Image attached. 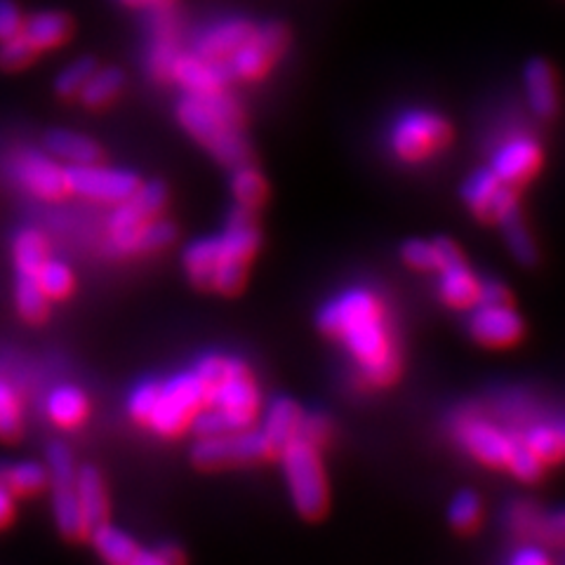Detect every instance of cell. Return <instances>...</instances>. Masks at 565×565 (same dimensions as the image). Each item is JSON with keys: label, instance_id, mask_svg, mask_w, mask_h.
<instances>
[{"label": "cell", "instance_id": "obj_1", "mask_svg": "<svg viewBox=\"0 0 565 565\" xmlns=\"http://www.w3.org/2000/svg\"><path fill=\"white\" fill-rule=\"evenodd\" d=\"M318 328L328 338L344 342L370 384L386 386L398 377L401 363L392 326L380 299L370 290L356 288L334 297L318 313Z\"/></svg>", "mask_w": 565, "mask_h": 565}, {"label": "cell", "instance_id": "obj_2", "mask_svg": "<svg viewBox=\"0 0 565 565\" xmlns=\"http://www.w3.org/2000/svg\"><path fill=\"white\" fill-rule=\"evenodd\" d=\"M177 118H180L182 128L217 158L226 168H243L253 166L255 156L247 139L241 130L228 128L210 111V106L199 95H186L180 106H177Z\"/></svg>", "mask_w": 565, "mask_h": 565}, {"label": "cell", "instance_id": "obj_3", "mask_svg": "<svg viewBox=\"0 0 565 565\" xmlns=\"http://www.w3.org/2000/svg\"><path fill=\"white\" fill-rule=\"evenodd\" d=\"M280 459L299 514L309 521L321 519L328 509V481L318 448L295 438L280 450Z\"/></svg>", "mask_w": 565, "mask_h": 565}, {"label": "cell", "instance_id": "obj_4", "mask_svg": "<svg viewBox=\"0 0 565 565\" xmlns=\"http://www.w3.org/2000/svg\"><path fill=\"white\" fill-rule=\"evenodd\" d=\"M207 405V388L196 373H182L161 384V394L147 424L161 436L182 434L191 417Z\"/></svg>", "mask_w": 565, "mask_h": 565}, {"label": "cell", "instance_id": "obj_5", "mask_svg": "<svg viewBox=\"0 0 565 565\" xmlns=\"http://www.w3.org/2000/svg\"><path fill=\"white\" fill-rule=\"evenodd\" d=\"M267 455L269 446L262 431L245 427L238 431L199 438V444L191 450V462L203 471H220L228 467L257 465Z\"/></svg>", "mask_w": 565, "mask_h": 565}, {"label": "cell", "instance_id": "obj_6", "mask_svg": "<svg viewBox=\"0 0 565 565\" xmlns=\"http://www.w3.org/2000/svg\"><path fill=\"white\" fill-rule=\"evenodd\" d=\"M452 130L448 120L431 111H408L403 114L392 130L394 151L408 163L427 161L440 149L450 145Z\"/></svg>", "mask_w": 565, "mask_h": 565}, {"label": "cell", "instance_id": "obj_7", "mask_svg": "<svg viewBox=\"0 0 565 565\" xmlns=\"http://www.w3.org/2000/svg\"><path fill=\"white\" fill-rule=\"evenodd\" d=\"M76 467L71 450L57 440L47 450V483L52 488V507H55V521L64 537L83 535L81 509L76 492Z\"/></svg>", "mask_w": 565, "mask_h": 565}, {"label": "cell", "instance_id": "obj_8", "mask_svg": "<svg viewBox=\"0 0 565 565\" xmlns=\"http://www.w3.org/2000/svg\"><path fill=\"white\" fill-rule=\"evenodd\" d=\"M290 43V33L288 29L269 22L255 26V31L247 39L234 55L228 60V66H232V74L243 81H257L264 74H269V68L282 57V52L288 50Z\"/></svg>", "mask_w": 565, "mask_h": 565}, {"label": "cell", "instance_id": "obj_9", "mask_svg": "<svg viewBox=\"0 0 565 565\" xmlns=\"http://www.w3.org/2000/svg\"><path fill=\"white\" fill-rule=\"evenodd\" d=\"M166 203H168V189L163 182L139 184L130 199L118 203V207L114 210V215L109 220L111 236L118 250L132 253L139 226L161 215Z\"/></svg>", "mask_w": 565, "mask_h": 565}, {"label": "cell", "instance_id": "obj_10", "mask_svg": "<svg viewBox=\"0 0 565 565\" xmlns=\"http://www.w3.org/2000/svg\"><path fill=\"white\" fill-rule=\"evenodd\" d=\"M66 174V189L76 191L85 199L102 201V203H122L130 199L141 184L137 174L128 170H111L102 168L97 163H85V166H71L64 170Z\"/></svg>", "mask_w": 565, "mask_h": 565}, {"label": "cell", "instance_id": "obj_11", "mask_svg": "<svg viewBox=\"0 0 565 565\" xmlns=\"http://www.w3.org/2000/svg\"><path fill=\"white\" fill-rule=\"evenodd\" d=\"M207 405L224 411L236 422L238 429L250 427L259 411V392L250 375V367L243 361H236L232 375L217 386L207 388Z\"/></svg>", "mask_w": 565, "mask_h": 565}, {"label": "cell", "instance_id": "obj_12", "mask_svg": "<svg viewBox=\"0 0 565 565\" xmlns=\"http://www.w3.org/2000/svg\"><path fill=\"white\" fill-rule=\"evenodd\" d=\"M462 199L481 222H500L509 210L519 207L516 189L504 184L492 170L473 172L462 186Z\"/></svg>", "mask_w": 565, "mask_h": 565}, {"label": "cell", "instance_id": "obj_13", "mask_svg": "<svg viewBox=\"0 0 565 565\" xmlns=\"http://www.w3.org/2000/svg\"><path fill=\"white\" fill-rule=\"evenodd\" d=\"M469 332L476 342L502 349L523 338V321L509 305H476L469 318Z\"/></svg>", "mask_w": 565, "mask_h": 565}, {"label": "cell", "instance_id": "obj_14", "mask_svg": "<svg viewBox=\"0 0 565 565\" xmlns=\"http://www.w3.org/2000/svg\"><path fill=\"white\" fill-rule=\"evenodd\" d=\"M172 78L184 87L186 95H207L224 90L234 74L224 60H207L199 52H180L172 66Z\"/></svg>", "mask_w": 565, "mask_h": 565}, {"label": "cell", "instance_id": "obj_15", "mask_svg": "<svg viewBox=\"0 0 565 565\" xmlns=\"http://www.w3.org/2000/svg\"><path fill=\"white\" fill-rule=\"evenodd\" d=\"M542 166V151L535 139L530 137H514L492 158V172L500 177L504 184L511 189H519L525 182L533 180Z\"/></svg>", "mask_w": 565, "mask_h": 565}, {"label": "cell", "instance_id": "obj_16", "mask_svg": "<svg viewBox=\"0 0 565 565\" xmlns=\"http://www.w3.org/2000/svg\"><path fill=\"white\" fill-rule=\"evenodd\" d=\"M255 31V24L247 20H241V17H232V20H222L210 24L196 41L199 55L207 60H232L234 52L250 39V33Z\"/></svg>", "mask_w": 565, "mask_h": 565}, {"label": "cell", "instance_id": "obj_17", "mask_svg": "<svg viewBox=\"0 0 565 565\" xmlns=\"http://www.w3.org/2000/svg\"><path fill=\"white\" fill-rule=\"evenodd\" d=\"M76 492H78L83 535H93L99 525L106 523V516H109V502H106V488L102 481V473L90 465L83 467L76 473Z\"/></svg>", "mask_w": 565, "mask_h": 565}, {"label": "cell", "instance_id": "obj_18", "mask_svg": "<svg viewBox=\"0 0 565 565\" xmlns=\"http://www.w3.org/2000/svg\"><path fill=\"white\" fill-rule=\"evenodd\" d=\"M20 177L29 191L47 201H55L68 191L64 170L43 153L26 151L20 158Z\"/></svg>", "mask_w": 565, "mask_h": 565}, {"label": "cell", "instance_id": "obj_19", "mask_svg": "<svg viewBox=\"0 0 565 565\" xmlns=\"http://www.w3.org/2000/svg\"><path fill=\"white\" fill-rule=\"evenodd\" d=\"M462 440L476 459L490 467H507L511 448H514V436L502 434L488 422H471L462 434Z\"/></svg>", "mask_w": 565, "mask_h": 565}, {"label": "cell", "instance_id": "obj_20", "mask_svg": "<svg viewBox=\"0 0 565 565\" xmlns=\"http://www.w3.org/2000/svg\"><path fill=\"white\" fill-rule=\"evenodd\" d=\"M527 104L537 116L552 118L558 111V81L550 62L530 60L523 71Z\"/></svg>", "mask_w": 565, "mask_h": 565}, {"label": "cell", "instance_id": "obj_21", "mask_svg": "<svg viewBox=\"0 0 565 565\" xmlns=\"http://www.w3.org/2000/svg\"><path fill=\"white\" fill-rule=\"evenodd\" d=\"M299 424H302V411H299L295 401L282 396L271 401L262 427V436L267 440L269 455H280V450L297 438Z\"/></svg>", "mask_w": 565, "mask_h": 565}, {"label": "cell", "instance_id": "obj_22", "mask_svg": "<svg viewBox=\"0 0 565 565\" xmlns=\"http://www.w3.org/2000/svg\"><path fill=\"white\" fill-rule=\"evenodd\" d=\"M22 33L39 52L52 50V47L64 45L71 39V33H74V22H71V17L66 12L43 10L24 20Z\"/></svg>", "mask_w": 565, "mask_h": 565}, {"label": "cell", "instance_id": "obj_23", "mask_svg": "<svg viewBox=\"0 0 565 565\" xmlns=\"http://www.w3.org/2000/svg\"><path fill=\"white\" fill-rule=\"evenodd\" d=\"M226 259H234V257L226 255L224 243L220 236L193 241L184 250L186 274H189L193 286L203 288V290H210L212 274H215V269Z\"/></svg>", "mask_w": 565, "mask_h": 565}, {"label": "cell", "instance_id": "obj_24", "mask_svg": "<svg viewBox=\"0 0 565 565\" xmlns=\"http://www.w3.org/2000/svg\"><path fill=\"white\" fill-rule=\"evenodd\" d=\"M440 282L438 292L444 297V302L452 309H471L479 299V278H476L465 259H457L452 264L440 267Z\"/></svg>", "mask_w": 565, "mask_h": 565}, {"label": "cell", "instance_id": "obj_25", "mask_svg": "<svg viewBox=\"0 0 565 565\" xmlns=\"http://www.w3.org/2000/svg\"><path fill=\"white\" fill-rule=\"evenodd\" d=\"M45 149L68 161L71 166H85V163H97L102 158V149L97 141L90 137L78 135V132H68V130H50L45 135Z\"/></svg>", "mask_w": 565, "mask_h": 565}, {"label": "cell", "instance_id": "obj_26", "mask_svg": "<svg viewBox=\"0 0 565 565\" xmlns=\"http://www.w3.org/2000/svg\"><path fill=\"white\" fill-rule=\"evenodd\" d=\"M126 87V76L120 68H99L87 78L83 90L78 93V99L87 106V109H104L106 104H111Z\"/></svg>", "mask_w": 565, "mask_h": 565}, {"label": "cell", "instance_id": "obj_27", "mask_svg": "<svg viewBox=\"0 0 565 565\" xmlns=\"http://www.w3.org/2000/svg\"><path fill=\"white\" fill-rule=\"evenodd\" d=\"M47 415L60 427H76L87 415V398L78 386H60L47 398Z\"/></svg>", "mask_w": 565, "mask_h": 565}, {"label": "cell", "instance_id": "obj_28", "mask_svg": "<svg viewBox=\"0 0 565 565\" xmlns=\"http://www.w3.org/2000/svg\"><path fill=\"white\" fill-rule=\"evenodd\" d=\"M95 550L104 561H109L114 565H132V558L137 554V542L128 537L126 533H120L118 527L104 523L99 525L95 533L90 535Z\"/></svg>", "mask_w": 565, "mask_h": 565}, {"label": "cell", "instance_id": "obj_29", "mask_svg": "<svg viewBox=\"0 0 565 565\" xmlns=\"http://www.w3.org/2000/svg\"><path fill=\"white\" fill-rule=\"evenodd\" d=\"M498 224L502 226L511 255H514L521 264H525V267H533V264L537 262V247H535L533 236L527 234L521 210L519 207L509 210Z\"/></svg>", "mask_w": 565, "mask_h": 565}, {"label": "cell", "instance_id": "obj_30", "mask_svg": "<svg viewBox=\"0 0 565 565\" xmlns=\"http://www.w3.org/2000/svg\"><path fill=\"white\" fill-rule=\"evenodd\" d=\"M17 311L22 313L24 321L29 323H41L47 316V295L39 286V278L33 274H17Z\"/></svg>", "mask_w": 565, "mask_h": 565}, {"label": "cell", "instance_id": "obj_31", "mask_svg": "<svg viewBox=\"0 0 565 565\" xmlns=\"http://www.w3.org/2000/svg\"><path fill=\"white\" fill-rule=\"evenodd\" d=\"M47 259L45 236L35 228H24L14 238V264L17 274H39L41 264Z\"/></svg>", "mask_w": 565, "mask_h": 565}, {"label": "cell", "instance_id": "obj_32", "mask_svg": "<svg viewBox=\"0 0 565 565\" xmlns=\"http://www.w3.org/2000/svg\"><path fill=\"white\" fill-rule=\"evenodd\" d=\"M0 481L12 494H33L47 486V467L39 462H17L3 471Z\"/></svg>", "mask_w": 565, "mask_h": 565}, {"label": "cell", "instance_id": "obj_33", "mask_svg": "<svg viewBox=\"0 0 565 565\" xmlns=\"http://www.w3.org/2000/svg\"><path fill=\"white\" fill-rule=\"evenodd\" d=\"M232 191L238 205L255 210L267 199V182H264V177L253 166H243L234 170Z\"/></svg>", "mask_w": 565, "mask_h": 565}, {"label": "cell", "instance_id": "obj_34", "mask_svg": "<svg viewBox=\"0 0 565 565\" xmlns=\"http://www.w3.org/2000/svg\"><path fill=\"white\" fill-rule=\"evenodd\" d=\"M523 444L546 465L558 462V459L565 457L563 440L558 427H554V424H537V427H533L523 436Z\"/></svg>", "mask_w": 565, "mask_h": 565}, {"label": "cell", "instance_id": "obj_35", "mask_svg": "<svg viewBox=\"0 0 565 565\" xmlns=\"http://www.w3.org/2000/svg\"><path fill=\"white\" fill-rule=\"evenodd\" d=\"M35 278H39V286L43 288L47 299H62L74 288V274H71L64 262L57 259H45Z\"/></svg>", "mask_w": 565, "mask_h": 565}, {"label": "cell", "instance_id": "obj_36", "mask_svg": "<svg viewBox=\"0 0 565 565\" xmlns=\"http://www.w3.org/2000/svg\"><path fill=\"white\" fill-rule=\"evenodd\" d=\"M97 71V62L93 57H81L76 62H71L68 66H64L60 71V76L55 81V90L60 97L71 99V97H78V93L83 90V85L87 83Z\"/></svg>", "mask_w": 565, "mask_h": 565}, {"label": "cell", "instance_id": "obj_37", "mask_svg": "<svg viewBox=\"0 0 565 565\" xmlns=\"http://www.w3.org/2000/svg\"><path fill=\"white\" fill-rule=\"evenodd\" d=\"M177 236V228L172 222L153 217L139 226V232L135 236V247L132 253H151V250H161V247L170 245Z\"/></svg>", "mask_w": 565, "mask_h": 565}, {"label": "cell", "instance_id": "obj_38", "mask_svg": "<svg viewBox=\"0 0 565 565\" xmlns=\"http://www.w3.org/2000/svg\"><path fill=\"white\" fill-rule=\"evenodd\" d=\"M22 434V408L14 388L0 380V440H17Z\"/></svg>", "mask_w": 565, "mask_h": 565}, {"label": "cell", "instance_id": "obj_39", "mask_svg": "<svg viewBox=\"0 0 565 565\" xmlns=\"http://www.w3.org/2000/svg\"><path fill=\"white\" fill-rule=\"evenodd\" d=\"M448 519H450L452 527L459 530V533H469V530H473L476 525H479V521H481V500H479V494L471 492V490L459 492L457 498L452 500V504H450Z\"/></svg>", "mask_w": 565, "mask_h": 565}, {"label": "cell", "instance_id": "obj_40", "mask_svg": "<svg viewBox=\"0 0 565 565\" xmlns=\"http://www.w3.org/2000/svg\"><path fill=\"white\" fill-rule=\"evenodd\" d=\"M39 50H35L24 33H17L8 41H0V68L3 71H20L29 66Z\"/></svg>", "mask_w": 565, "mask_h": 565}, {"label": "cell", "instance_id": "obj_41", "mask_svg": "<svg viewBox=\"0 0 565 565\" xmlns=\"http://www.w3.org/2000/svg\"><path fill=\"white\" fill-rule=\"evenodd\" d=\"M180 57V50L174 45V35L172 31L166 33H156V43L151 47V55H149V66L153 71L156 78H172V66Z\"/></svg>", "mask_w": 565, "mask_h": 565}, {"label": "cell", "instance_id": "obj_42", "mask_svg": "<svg viewBox=\"0 0 565 565\" xmlns=\"http://www.w3.org/2000/svg\"><path fill=\"white\" fill-rule=\"evenodd\" d=\"M247 278V262L241 259H226L212 274L210 290H217L222 295H236L243 290Z\"/></svg>", "mask_w": 565, "mask_h": 565}, {"label": "cell", "instance_id": "obj_43", "mask_svg": "<svg viewBox=\"0 0 565 565\" xmlns=\"http://www.w3.org/2000/svg\"><path fill=\"white\" fill-rule=\"evenodd\" d=\"M542 465H544L542 459L523 444V438H514V448H511L507 467H511V471H514L521 481L525 483L537 481L542 476Z\"/></svg>", "mask_w": 565, "mask_h": 565}, {"label": "cell", "instance_id": "obj_44", "mask_svg": "<svg viewBox=\"0 0 565 565\" xmlns=\"http://www.w3.org/2000/svg\"><path fill=\"white\" fill-rule=\"evenodd\" d=\"M236 361L238 359H228V356H222V353H207V356H203L196 363V367H193V373L199 375L205 388H212L234 373Z\"/></svg>", "mask_w": 565, "mask_h": 565}, {"label": "cell", "instance_id": "obj_45", "mask_svg": "<svg viewBox=\"0 0 565 565\" xmlns=\"http://www.w3.org/2000/svg\"><path fill=\"white\" fill-rule=\"evenodd\" d=\"M158 394H161V384L156 382H141L135 386V392L130 394V413L135 419L139 422H149L156 403H158Z\"/></svg>", "mask_w": 565, "mask_h": 565}, {"label": "cell", "instance_id": "obj_46", "mask_svg": "<svg viewBox=\"0 0 565 565\" xmlns=\"http://www.w3.org/2000/svg\"><path fill=\"white\" fill-rule=\"evenodd\" d=\"M405 264L419 271H434L436 269V250L434 243L427 241H408L401 250Z\"/></svg>", "mask_w": 565, "mask_h": 565}, {"label": "cell", "instance_id": "obj_47", "mask_svg": "<svg viewBox=\"0 0 565 565\" xmlns=\"http://www.w3.org/2000/svg\"><path fill=\"white\" fill-rule=\"evenodd\" d=\"M332 434V424L326 415H302V424H299V434L297 438L307 440V444H311L313 448L323 446L326 440L330 438Z\"/></svg>", "mask_w": 565, "mask_h": 565}, {"label": "cell", "instance_id": "obj_48", "mask_svg": "<svg viewBox=\"0 0 565 565\" xmlns=\"http://www.w3.org/2000/svg\"><path fill=\"white\" fill-rule=\"evenodd\" d=\"M24 14L14 0H0V41H8L12 35L22 33Z\"/></svg>", "mask_w": 565, "mask_h": 565}, {"label": "cell", "instance_id": "obj_49", "mask_svg": "<svg viewBox=\"0 0 565 565\" xmlns=\"http://www.w3.org/2000/svg\"><path fill=\"white\" fill-rule=\"evenodd\" d=\"M540 537L552 546H565V509L546 516L540 525Z\"/></svg>", "mask_w": 565, "mask_h": 565}, {"label": "cell", "instance_id": "obj_50", "mask_svg": "<svg viewBox=\"0 0 565 565\" xmlns=\"http://www.w3.org/2000/svg\"><path fill=\"white\" fill-rule=\"evenodd\" d=\"M509 299L511 295L500 280L479 282V299H476V305H509Z\"/></svg>", "mask_w": 565, "mask_h": 565}, {"label": "cell", "instance_id": "obj_51", "mask_svg": "<svg viewBox=\"0 0 565 565\" xmlns=\"http://www.w3.org/2000/svg\"><path fill=\"white\" fill-rule=\"evenodd\" d=\"M546 561V554L542 550H537V546H523V550L514 556V563L516 565H544Z\"/></svg>", "mask_w": 565, "mask_h": 565}, {"label": "cell", "instance_id": "obj_52", "mask_svg": "<svg viewBox=\"0 0 565 565\" xmlns=\"http://www.w3.org/2000/svg\"><path fill=\"white\" fill-rule=\"evenodd\" d=\"M12 498L14 494L6 488L3 481H0V527H3L12 519V509H14Z\"/></svg>", "mask_w": 565, "mask_h": 565}, {"label": "cell", "instance_id": "obj_53", "mask_svg": "<svg viewBox=\"0 0 565 565\" xmlns=\"http://www.w3.org/2000/svg\"><path fill=\"white\" fill-rule=\"evenodd\" d=\"M128 8H147V10H170L174 0H120Z\"/></svg>", "mask_w": 565, "mask_h": 565}, {"label": "cell", "instance_id": "obj_54", "mask_svg": "<svg viewBox=\"0 0 565 565\" xmlns=\"http://www.w3.org/2000/svg\"><path fill=\"white\" fill-rule=\"evenodd\" d=\"M158 556L163 558V563L168 565V563H182L184 561V554H182V550L177 544H161L158 546Z\"/></svg>", "mask_w": 565, "mask_h": 565}, {"label": "cell", "instance_id": "obj_55", "mask_svg": "<svg viewBox=\"0 0 565 565\" xmlns=\"http://www.w3.org/2000/svg\"><path fill=\"white\" fill-rule=\"evenodd\" d=\"M556 427H558V434H561V440H563V450H565V422L556 424Z\"/></svg>", "mask_w": 565, "mask_h": 565}]
</instances>
